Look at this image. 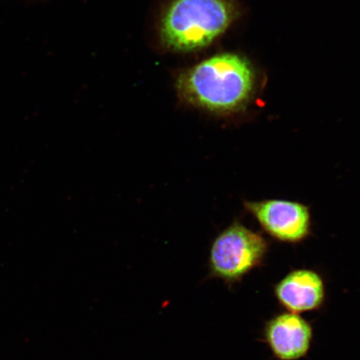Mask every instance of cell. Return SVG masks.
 <instances>
[{
  "mask_svg": "<svg viewBox=\"0 0 360 360\" xmlns=\"http://www.w3.org/2000/svg\"><path fill=\"white\" fill-rule=\"evenodd\" d=\"M269 247L264 236L236 220L215 237L210 246L208 278L221 281L231 289L263 266Z\"/></svg>",
  "mask_w": 360,
  "mask_h": 360,
  "instance_id": "3957f363",
  "label": "cell"
},
{
  "mask_svg": "<svg viewBox=\"0 0 360 360\" xmlns=\"http://www.w3.org/2000/svg\"><path fill=\"white\" fill-rule=\"evenodd\" d=\"M178 94L192 107L229 117L244 112L255 96V75L245 58L224 53L179 76Z\"/></svg>",
  "mask_w": 360,
  "mask_h": 360,
  "instance_id": "6da1fadb",
  "label": "cell"
},
{
  "mask_svg": "<svg viewBox=\"0 0 360 360\" xmlns=\"http://www.w3.org/2000/svg\"><path fill=\"white\" fill-rule=\"evenodd\" d=\"M235 16L227 0H175L162 20V39L174 51H195L221 34Z\"/></svg>",
  "mask_w": 360,
  "mask_h": 360,
  "instance_id": "7a4b0ae2",
  "label": "cell"
},
{
  "mask_svg": "<svg viewBox=\"0 0 360 360\" xmlns=\"http://www.w3.org/2000/svg\"><path fill=\"white\" fill-rule=\"evenodd\" d=\"M262 340L277 360L304 359L312 348L314 328L301 314L283 312L265 322Z\"/></svg>",
  "mask_w": 360,
  "mask_h": 360,
  "instance_id": "5b68a950",
  "label": "cell"
},
{
  "mask_svg": "<svg viewBox=\"0 0 360 360\" xmlns=\"http://www.w3.org/2000/svg\"><path fill=\"white\" fill-rule=\"evenodd\" d=\"M244 207L264 231L278 242L300 244L311 235V214L302 202L264 200L245 201Z\"/></svg>",
  "mask_w": 360,
  "mask_h": 360,
  "instance_id": "277c9868",
  "label": "cell"
},
{
  "mask_svg": "<svg viewBox=\"0 0 360 360\" xmlns=\"http://www.w3.org/2000/svg\"><path fill=\"white\" fill-rule=\"evenodd\" d=\"M326 285L321 274L310 269L292 270L274 286V298L288 312L317 311L326 304Z\"/></svg>",
  "mask_w": 360,
  "mask_h": 360,
  "instance_id": "8992f818",
  "label": "cell"
}]
</instances>
